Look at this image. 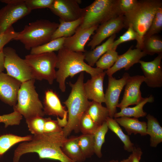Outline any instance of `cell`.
Returning a JSON list of instances; mask_svg holds the SVG:
<instances>
[{
    "label": "cell",
    "instance_id": "cell-46",
    "mask_svg": "<svg viewBox=\"0 0 162 162\" xmlns=\"http://www.w3.org/2000/svg\"><path fill=\"white\" fill-rule=\"evenodd\" d=\"M4 62V55L2 51L0 52V73L2 72L5 69Z\"/></svg>",
    "mask_w": 162,
    "mask_h": 162
},
{
    "label": "cell",
    "instance_id": "cell-9",
    "mask_svg": "<svg viewBox=\"0 0 162 162\" xmlns=\"http://www.w3.org/2000/svg\"><path fill=\"white\" fill-rule=\"evenodd\" d=\"M4 66L7 74L23 82L33 79L31 68L25 59L21 58L16 51L10 47H4Z\"/></svg>",
    "mask_w": 162,
    "mask_h": 162
},
{
    "label": "cell",
    "instance_id": "cell-37",
    "mask_svg": "<svg viewBox=\"0 0 162 162\" xmlns=\"http://www.w3.org/2000/svg\"><path fill=\"white\" fill-rule=\"evenodd\" d=\"M162 30V7L157 11L144 37L143 40L145 38L158 33Z\"/></svg>",
    "mask_w": 162,
    "mask_h": 162
},
{
    "label": "cell",
    "instance_id": "cell-26",
    "mask_svg": "<svg viewBox=\"0 0 162 162\" xmlns=\"http://www.w3.org/2000/svg\"><path fill=\"white\" fill-rule=\"evenodd\" d=\"M154 98L152 95L144 98V99L138 104L132 107H126L121 109V111L115 114L114 117L117 118L122 117H127L138 118L146 116L147 113L143 110V107L148 103H152L154 101Z\"/></svg>",
    "mask_w": 162,
    "mask_h": 162
},
{
    "label": "cell",
    "instance_id": "cell-7",
    "mask_svg": "<svg viewBox=\"0 0 162 162\" xmlns=\"http://www.w3.org/2000/svg\"><path fill=\"white\" fill-rule=\"evenodd\" d=\"M35 80L32 79L22 83L18 93L17 103L13 106L14 111L26 119L37 116L43 117L45 115L43 105L35 90Z\"/></svg>",
    "mask_w": 162,
    "mask_h": 162
},
{
    "label": "cell",
    "instance_id": "cell-25",
    "mask_svg": "<svg viewBox=\"0 0 162 162\" xmlns=\"http://www.w3.org/2000/svg\"><path fill=\"white\" fill-rule=\"evenodd\" d=\"M147 134L150 136V146L155 147L162 142V128L157 119L150 114L146 116Z\"/></svg>",
    "mask_w": 162,
    "mask_h": 162
},
{
    "label": "cell",
    "instance_id": "cell-21",
    "mask_svg": "<svg viewBox=\"0 0 162 162\" xmlns=\"http://www.w3.org/2000/svg\"><path fill=\"white\" fill-rule=\"evenodd\" d=\"M116 122L125 129L128 135L132 134H139L141 136L147 135V123L140 121L138 118L127 117L116 118Z\"/></svg>",
    "mask_w": 162,
    "mask_h": 162
},
{
    "label": "cell",
    "instance_id": "cell-24",
    "mask_svg": "<svg viewBox=\"0 0 162 162\" xmlns=\"http://www.w3.org/2000/svg\"><path fill=\"white\" fill-rule=\"evenodd\" d=\"M59 21L60 23L52 35L51 40L62 37H69L73 35L82 23L83 18L81 17L72 21L66 22L60 19Z\"/></svg>",
    "mask_w": 162,
    "mask_h": 162
},
{
    "label": "cell",
    "instance_id": "cell-18",
    "mask_svg": "<svg viewBox=\"0 0 162 162\" xmlns=\"http://www.w3.org/2000/svg\"><path fill=\"white\" fill-rule=\"evenodd\" d=\"M99 26L83 29L78 28L73 35L65 38L63 46L73 51L85 52V45Z\"/></svg>",
    "mask_w": 162,
    "mask_h": 162
},
{
    "label": "cell",
    "instance_id": "cell-14",
    "mask_svg": "<svg viewBox=\"0 0 162 162\" xmlns=\"http://www.w3.org/2000/svg\"><path fill=\"white\" fill-rule=\"evenodd\" d=\"M145 80L143 75L130 76L125 85L122 99L117 107L121 109L130 105H136L142 101L144 98L142 96L140 87Z\"/></svg>",
    "mask_w": 162,
    "mask_h": 162
},
{
    "label": "cell",
    "instance_id": "cell-16",
    "mask_svg": "<svg viewBox=\"0 0 162 162\" xmlns=\"http://www.w3.org/2000/svg\"><path fill=\"white\" fill-rule=\"evenodd\" d=\"M22 83L7 74L0 73V100L10 106H14Z\"/></svg>",
    "mask_w": 162,
    "mask_h": 162
},
{
    "label": "cell",
    "instance_id": "cell-34",
    "mask_svg": "<svg viewBox=\"0 0 162 162\" xmlns=\"http://www.w3.org/2000/svg\"><path fill=\"white\" fill-rule=\"evenodd\" d=\"M77 142L86 158H90L94 154L93 134H82L77 136Z\"/></svg>",
    "mask_w": 162,
    "mask_h": 162
},
{
    "label": "cell",
    "instance_id": "cell-30",
    "mask_svg": "<svg viewBox=\"0 0 162 162\" xmlns=\"http://www.w3.org/2000/svg\"><path fill=\"white\" fill-rule=\"evenodd\" d=\"M141 50L147 55L162 54V40L158 35H154L144 39Z\"/></svg>",
    "mask_w": 162,
    "mask_h": 162
},
{
    "label": "cell",
    "instance_id": "cell-15",
    "mask_svg": "<svg viewBox=\"0 0 162 162\" xmlns=\"http://www.w3.org/2000/svg\"><path fill=\"white\" fill-rule=\"evenodd\" d=\"M162 54H160L152 61L140 60L139 62L143 73L144 82L150 87L158 88L162 86Z\"/></svg>",
    "mask_w": 162,
    "mask_h": 162
},
{
    "label": "cell",
    "instance_id": "cell-8",
    "mask_svg": "<svg viewBox=\"0 0 162 162\" xmlns=\"http://www.w3.org/2000/svg\"><path fill=\"white\" fill-rule=\"evenodd\" d=\"M24 59L31 68L33 79L40 81L44 80L50 84H53L56 78L57 60L54 52L30 54L26 55Z\"/></svg>",
    "mask_w": 162,
    "mask_h": 162
},
{
    "label": "cell",
    "instance_id": "cell-6",
    "mask_svg": "<svg viewBox=\"0 0 162 162\" xmlns=\"http://www.w3.org/2000/svg\"><path fill=\"white\" fill-rule=\"evenodd\" d=\"M121 15L123 14L119 0H95L83 8V21L78 28L83 29L99 25Z\"/></svg>",
    "mask_w": 162,
    "mask_h": 162
},
{
    "label": "cell",
    "instance_id": "cell-49",
    "mask_svg": "<svg viewBox=\"0 0 162 162\" xmlns=\"http://www.w3.org/2000/svg\"><path fill=\"white\" fill-rule=\"evenodd\" d=\"M118 161V160H115V162H117Z\"/></svg>",
    "mask_w": 162,
    "mask_h": 162
},
{
    "label": "cell",
    "instance_id": "cell-11",
    "mask_svg": "<svg viewBox=\"0 0 162 162\" xmlns=\"http://www.w3.org/2000/svg\"><path fill=\"white\" fill-rule=\"evenodd\" d=\"M80 0H54L49 8L61 20L66 22L76 20L82 17L83 8Z\"/></svg>",
    "mask_w": 162,
    "mask_h": 162
},
{
    "label": "cell",
    "instance_id": "cell-47",
    "mask_svg": "<svg viewBox=\"0 0 162 162\" xmlns=\"http://www.w3.org/2000/svg\"><path fill=\"white\" fill-rule=\"evenodd\" d=\"M117 162H132L129 156V157L126 159H124L120 161V162H119L118 160Z\"/></svg>",
    "mask_w": 162,
    "mask_h": 162
},
{
    "label": "cell",
    "instance_id": "cell-22",
    "mask_svg": "<svg viewBox=\"0 0 162 162\" xmlns=\"http://www.w3.org/2000/svg\"><path fill=\"white\" fill-rule=\"evenodd\" d=\"M61 149L65 155L74 162H83L86 158L78 144L77 136L67 138Z\"/></svg>",
    "mask_w": 162,
    "mask_h": 162
},
{
    "label": "cell",
    "instance_id": "cell-27",
    "mask_svg": "<svg viewBox=\"0 0 162 162\" xmlns=\"http://www.w3.org/2000/svg\"><path fill=\"white\" fill-rule=\"evenodd\" d=\"M85 112L99 126L106 122L109 116L106 107L103 106L101 103L94 101H90Z\"/></svg>",
    "mask_w": 162,
    "mask_h": 162
},
{
    "label": "cell",
    "instance_id": "cell-23",
    "mask_svg": "<svg viewBox=\"0 0 162 162\" xmlns=\"http://www.w3.org/2000/svg\"><path fill=\"white\" fill-rule=\"evenodd\" d=\"M116 34L111 36L102 44L96 47L94 49L86 51L84 55L85 60L87 64L93 67L99 58L109 50L111 49L112 44L115 40Z\"/></svg>",
    "mask_w": 162,
    "mask_h": 162
},
{
    "label": "cell",
    "instance_id": "cell-4",
    "mask_svg": "<svg viewBox=\"0 0 162 162\" xmlns=\"http://www.w3.org/2000/svg\"><path fill=\"white\" fill-rule=\"evenodd\" d=\"M162 7L161 0H138L135 7L124 14V28L131 25L137 33L139 40L136 48L141 50L144 37L148 29L158 10Z\"/></svg>",
    "mask_w": 162,
    "mask_h": 162
},
{
    "label": "cell",
    "instance_id": "cell-29",
    "mask_svg": "<svg viewBox=\"0 0 162 162\" xmlns=\"http://www.w3.org/2000/svg\"><path fill=\"white\" fill-rule=\"evenodd\" d=\"M32 137L31 135L21 136L11 134L0 136V156H2L14 145L22 142L30 141Z\"/></svg>",
    "mask_w": 162,
    "mask_h": 162
},
{
    "label": "cell",
    "instance_id": "cell-28",
    "mask_svg": "<svg viewBox=\"0 0 162 162\" xmlns=\"http://www.w3.org/2000/svg\"><path fill=\"white\" fill-rule=\"evenodd\" d=\"M106 122L109 129L115 134L123 143L124 149L127 152H131L134 144L131 142L129 136L123 132L119 124L115 119L108 116Z\"/></svg>",
    "mask_w": 162,
    "mask_h": 162
},
{
    "label": "cell",
    "instance_id": "cell-43",
    "mask_svg": "<svg viewBox=\"0 0 162 162\" xmlns=\"http://www.w3.org/2000/svg\"><path fill=\"white\" fill-rule=\"evenodd\" d=\"M137 0H119V6L120 10L124 15V14L132 10L136 5Z\"/></svg>",
    "mask_w": 162,
    "mask_h": 162
},
{
    "label": "cell",
    "instance_id": "cell-13",
    "mask_svg": "<svg viewBox=\"0 0 162 162\" xmlns=\"http://www.w3.org/2000/svg\"><path fill=\"white\" fill-rule=\"evenodd\" d=\"M124 16L121 15L100 24L87 46L92 50L107 38L116 34L124 28Z\"/></svg>",
    "mask_w": 162,
    "mask_h": 162
},
{
    "label": "cell",
    "instance_id": "cell-40",
    "mask_svg": "<svg viewBox=\"0 0 162 162\" xmlns=\"http://www.w3.org/2000/svg\"><path fill=\"white\" fill-rule=\"evenodd\" d=\"M18 33L14 30L12 26L0 35V52L3 51L5 45L17 37Z\"/></svg>",
    "mask_w": 162,
    "mask_h": 162
},
{
    "label": "cell",
    "instance_id": "cell-10",
    "mask_svg": "<svg viewBox=\"0 0 162 162\" xmlns=\"http://www.w3.org/2000/svg\"><path fill=\"white\" fill-rule=\"evenodd\" d=\"M7 5L0 9V35L12 26L18 20L29 14L32 10L25 0H2Z\"/></svg>",
    "mask_w": 162,
    "mask_h": 162
},
{
    "label": "cell",
    "instance_id": "cell-31",
    "mask_svg": "<svg viewBox=\"0 0 162 162\" xmlns=\"http://www.w3.org/2000/svg\"><path fill=\"white\" fill-rule=\"evenodd\" d=\"M66 38H56L43 45L32 48L30 54H37L58 51L63 46Z\"/></svg>",
    "mask_w": 162,
    "mask_h": 162
},
{
    "label": "cell",
    "instance_id": "cell-3",
    "mask_svg": "<svg viewBox=\"0 0 162 162\" xmlns=\"http://www.w3.org/2000/svg\"><path fill=\"white\" fill-rule=\"evenodd\" d=\"M84 72L80 73L76 82H70L71 92L67 99L63 102L68 109V122L67 125L62 128L65 137L67 138L73 131L78 132L80 119L85 112L90 101L87 98L83 88Z\"/></svg>",
    "mask_w": 162,
    "mask_h": 162
},
{
    "label": "cell",
    "instance_id": "cell-5",
    "mask_svg": "<svg viewBox=\"0 0 162 162\" xmlns=\"http://www.w3.org/2000/svg\"><path fill=\"white\" fill-rule=\"evenodd\" d=\"M59 24L47 20H37L25 26L14 40L22 43L26 50H31L50 41Z\"/></svg>",
    "mask_w": 162,
    "mask_h": 162
},
{
    "label": "cell",
    "instance_id": "cell-42",
    "mask_svg": "<svg viewBox=\"0 0 162 162\" xmlns=\"http://www.w3.org/2000/svg\"><path fill=\"white\" fill-rule=\"evenodd\" d=\"M62 131V128L59 125L57 120H52L50 117L46 118L44 127V133H56Z\"/></svg>",
    "mask_w": 162,
    "mask_h": 162
},
{
    "label": "cell",
    "instance_id": "cell-32",
    "mask_svg": "<svg viewBox=\"0 0 162 162\" xmlns=\"http://www.w3.org/2000/svg\"><path fill=\"white\" fill-rule=\"evenodd\" d=\"M108 129L105 122L99 127L93 134L94 154L99 158L102 156L101 148L105 142V136Z\"/></svg>",
    "mask_w": 162,
    "mask_h": 162
},
{
    "label": "cell",
    "instance_id": "cell-48",
    "mask_svg": "<svg viewBox=\"0 0 162 162\" xmlns=\"http://www.w3.org/2000/svg\"><path fill=\"white\" fill-rule=\"evenodd\" d=\"M115 160H112L108 161H104V162H115Z\"/></svg>",
    "mask_w": 162,
    "mask_h": 162
},
{
    "label": "cell",
    "instance_id": "cell-35",
    "mask_svg": "<svg viewBox=\"0 0 162 162\" xmlns=\"http://www.w3.org/2000/svg\"><path fill=\"white\" fill-rule=\"evenodd\" d=\"M99 126L86 112L83 114L79 122V130L84 134H93Z\"/></svg>",
    "mask_w": 162,
    "mask_h": 162
},
{
    "label": "cell",
    "instance_id": "cell-38",
    "mask_svg": "<svg viewBox=\"0 0 162 162\" xmlns=\"http://www.w3.org/2000/svg\"><path fill=\"white\" fill-rule=\"evenodd\" d=\"M128 29L122 35L112 44L111 49L117 48L118 46L124 42L129 41L136 40L137 43L139 40V37L137 33L134 30L131 25H129Z\"/></svg>",
    "mask_w": 162,
    "mask_h": 162
},
{
    "label": "cell",
    "instance_id": "cell-45",
    "mask_svg": "<svg viewBox=\"0 0 162 162\" xmlns=\"http://www.w3.org/2000/svg\"><path fill=\"white\" fill-rule=\"evenodd\" d=\"M68 113L67 110L65 112L63 117L60 119L59 117L57 118L58 123L59 125L61 127H65L67 125L68 122Z\"/></svg>",
    "mask_w": 162,
    "mask_h": 162
},
{
    "label": "cell",
    "instance_id": "cell-17",
    "mask_svg": "<svg viewBox=\"0 0 162 162\" xmlns=\"http://www.w3.org/2000/svg\"><path fill=\"white\" fill-rule=\"evenodd\" d=\"M133 46L124 54L119 55L118 58L113 66L105 71L108 76H112L119 70L124 68L129 70L134 64L139 63L140 59L146 55L141 50L132 49Z\"/></svg>",
    "mask_w": 162,
    "mask_h": 162
},
{
    "label": "cell",
    "instance_id": "cell-2",
    "mask_svg": "<svg viewBox=\"0 0 162 162\" xmlns=\"http://www.w3.org/2000/svg\"><path fill=\"white\" fill-rule=\"evenodd\" d=\"M56 78L59 88L64 92L66 88L65 82L68 77H72L81 72H85L91 77L94 76L104 71V70L93 68L84 62L85 56L82 52L70 50L63 46L57 55Z\"/></svg>",
    "mask_w": 162,
    "mask_h": 162
},
{
    "label": "cell",
    "instance_id": "cell-19",
    "mask_svg": "<svg viewBox=\"0 0 162 162\" xmlns=\"http://www.w3.org/2000/svg\"><path fill=\"white\" fill-rule=\"evenodd\" d=\"M105 71L91 77L83 83V88L88 100L100 103L105 102L103 83Z\"/></svg>",
    "mask_w": 162,
    "mask_h": 162
},
{
    "label": "cell",
    "instance_id": "cell-12",
    "mask_svg": "<svg viewBox=\"0 0 162 162\" xmlns=\"http://www.w3.org/2000/svg\"><path fill=\"white\" fill-rule=\"evenodd\" d=\"M130 76L128 73H125L122 77L118 80L112 76H108V85L105 94L104 103L110 118L114 117L116 113L120 94Z\"/></svg>",
    "mask_w": 162,
    "mask_h": 162
},
{
    "label": "cell",
    "instance_id": "cell-1",
    "mask_svg": "<svg viewBox=\"0 0 162 162\" xmlns=\"http://www.w3.org/2000/svg\"><path fill=\"white\" fill-rule=\"evenodd\" d=\"M67 139L63 130L56 133L34 135L31 140L23 142L16 148L14 153L13 162H19L22 155L32 152L37 153L40 159L74 162L66 156L61 149Z\"/></svg>",
    "mask_w": 162,
    "mask_h": 162
},
{
    "label": "cell",
    "instance_id": "cell-44",
    "mask_svg": "<svg viewBox=\"0 0 162 162\" xmlns=\"http://www.w3.org/2000/svg\"><path fill=\"white\" fill-rule=\"evenodd\" d=\"M132 154L129 157L132 162H140L142 152L141 149L139 147L134 146Z\"/></svg>",
    "mask_w": 162,
    "mask_h": 162
},
{
    "label": "cell",
    "instance_id": "cell-39",
    "mask_svg": "<svg viewBox=\"0 0 162 162\" xmlns=\"http://www.w3.org/2000/svg\"><path fill=\"white\" fill-rule=\"evenodd\" d=\"M22 116L17 112L14 111L11 113L0 116V122L4 123L5 127L9 125H17L20 123Z\"/></svg>",
    "mask_w": 162,
    "mask_h": 162
},
{
    "label": "cell",
    "instance_id": "cell-33",
    "mask_svg": "<svg viewBox=\"0 0 162 162\" xmlns=\"http://www.w3.org/2000/svg\"><path fill=\"white\" fill-rule=\"evenodd\" d=\"M116 48L110 49L103 54L96 62V67L104 70H107L112 67L118 57Z\"/></svg>",
    "mask_w": 162,
    "mask_h": 162
},
{
    "label": "cell",
    "instance_id": "cell-36",
    "mask_svg": "<svg viewBox=\"0 0 162 162\" xmlns=\"http://www.w3.org/2000/svg\"><path fill=\"white\" fill-rule=\"evenodd\" d=\"M46 118L37 116L26 119L29 130L34 135L44 133V127Z\"/></svg>",
    "mask_w": 162,
    "mask_h": 162
},
{
    "label": "cell",
    "instance_id": "cell-20",
    "mask_svg": "<svg viewBox=\"0 0 162 162\" xmlns=\"http://www.w3.org/2000/svg\"><path fill=\"white\" fill-rule=\"evenodd\" d=\"M43 106L45 115L62 118L67 111L65 106L61 104L58 94L50 89L46 90L45 92Z\"/></svg>",
    "mask_w": 162,
    "mask_h": 162
},
{
    "label": "cell",
    "instance_id": "cell-41",
    "mask_svg": "<svg viewBox=\"0 0 162 162\" xmlns=\"http://www.w3.org/2000/svg\"><path fill=\"white\" fill-rule=\"evenodd\" d=\"M54 0H25L27 7L31 10L36 9L49 8Z\"/></svg>",
    "mask_w": 162,
    "mask_h": 162
}]
</instances>
